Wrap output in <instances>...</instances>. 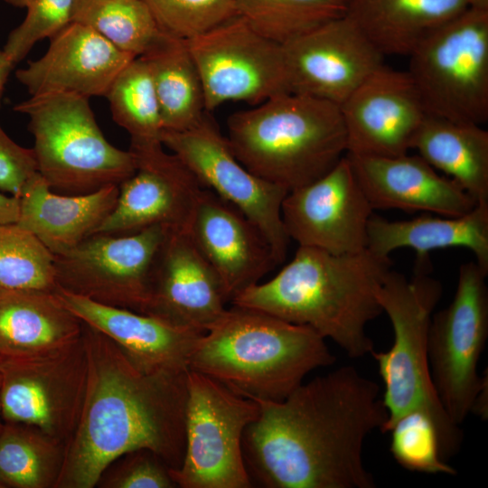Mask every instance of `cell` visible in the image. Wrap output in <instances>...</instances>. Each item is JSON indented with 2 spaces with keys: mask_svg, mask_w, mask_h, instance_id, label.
Instances as JSON below:
<instances>
[{
  "mask_svg": "<svg viewBox=\"0 0 488 488\" xmlns=\"http://www.w3.org/2000/svg\"><path fill=\"white\" fill-rule=\"evenodd\" d=\"M243 436L249 477L267 488H374L366 438L388 411L380 386L352 366L302 382L281 401L256 400Z\"/></svg>",
  "mask_w": 488,
  "mask_h": 488,
  "instance_id": "obj_1",
  "label": "cell"
},
{
  "mask_svg": "<svg viewBox=\"0 0 488 488\" xmlns=\"http://www.w3.org/2000/svg\"><path fill=\"white\" fill-rule=\"evenodd\" d=\"M82 338L85 396L55 488L96 487L113 460L139 448L178 469L185 452L188 371L144 372L111 339L85 323Z\"/></svg>",
  "mask_w": 488,
  "mask_h": 488,
  "instance_id": "obj_2",
  "label": "cell"
},
{
  "mask_svg": "<svg viewBox=\"0 0 488 488\" xmlns=\"http://www.w3.org/2000/svg\"><path fill=\"white\" fill-rule=\"evenodd\" d=\"M390 269L389 257L367 249L333 254L298 246L278 274L245 289L230 304L307 326L349 357L360 358L374 350L366 326L382 313L376 295Z\"/></svg>",
  "mask_w": 488,
  "mask_h": 488,
  "instance_id": "obj_3",
  "label": "cell"
},
{
  "mask_svg": "<svg viewBox=\"0 0 488 488\" xmlns=\"http://www.w3.org/2000/svg\"><path fill=\"white\" fill-rule=\"evenodd\" d=\"M334 361L325 339L313 329L232 305L202 334L189 370L239 396L281 401L308 373Z\"/></svg>",
  "mask_w": 488,
  "mask_h": 488,
  "instance_id": "obj_4",
  "label": "cell"
},
{
  "mask_svg": "<svg viewBox=\"0 0 488 488\" xmlns=\"http://www.w3.org/2000/svg\"><path fill=\"white\" fill-rule=\"evenodd\" d=\"M227 131L239 161L287 192L325 174L347 151L340 107L304 94L283 93L237 111Z\"/></svg>",
  "mask_w": 488,
  "mask_h": 488,
  "instance_id": "obj_5",
  "label": "cell"
},
{
  "mask_svg": "<svg viewBox=\"0 0 488 488\" xmlns=\"http://www.w3.org/2000/svg\"><path fill=\"white\" fill-rule=\"evenodd\" d=\"M430 264H415L413 277L389 270L377 290V299L391 323L394 340L387 352H371L384 383L382 401L388 419L380 432L403 415L422 411L434 422L440 455L446 462L459 451L460 426L446 412L435 389L428 361V331L433 311L442 296L440 281L429 275Z\"/></svg>",
  "mask_w": 488,
  "mask_h": 488,
  "instance_id": "obj_6",
  "label": "cell"
},
{
  "mask_svg": "<svg viewBox=\"0 0 488 488\" xmlns=\"http://www.w3.org/2000/svg\"><path fill=\"white\" fill-rule=\"evenodd\" d=\"M88 98L56 93L31 96L14 109L29 117L39 174L61 194H85L118 185L136 169V155L110 144Z\"/></svg>",
  "mask_w": 488,
  "mask_h": 488,
  "instance_id": "obj_7",
  "label": "cell"
},
{
  "mask_svg": "<svg viewBox=\"0 0 488 488\" xmlns=\"http://www.w3.org/2000/svg\"><path fill=\"white\" fill-rule=\"evenodd\" d=\"M427 116L483 125L488 120V10L467 8L408 55Z\"/></svg>",
  "mask_w": 488,
  "mask_h": 488,
  "instance_id": "obj_8",
  "label": "cell"
},
{
  "mask_svg": "<svg viewBox=\"0 0 488 488\" xmlns=\"http://www.w3.org/2000/svg\"><path fill=\"white\" fill-rule=\"evenodd\" d=\"M258 414L256 400L188 370L184 457L178 469H171L177 487H251L242 439Z\"/></svg>",
  "mask_w": 488,
  "mask_h": 488,
  "instance_id": "obj_9",
  "label": "cell"
},
{
  "mask_svg": "<svg viewBox=\"0 0 488 488\" xmlns=\"http://www.w3.org/2000/svg\"><path fill=\"white\" fill-rule=\"evenodd\" d=\"M487 275L475 261L461 265L453 300L432 314L429 325L432 381L446 412L458 426L488 383L487 375L477 371L488 338Z\"/></svg>",
  "mask_w": 488,
  "mask_h": 488,
  "instance_id": "obj_10",
  "label": "cell"
},
{
  "mask_svg": "<svg viewBox=\"0 0 488 488\" xmlns=\"http://www.w3.org/2000/svg\"><path fill=\"white\" fill-rule=\"evenodd\" d=\"M87 371L82 333L75 342L49 352L0 356L4 422L35 427L66 446L80 418Z\"/></svg>",
  "mask_w": 488,
  "mask_h": 488,
  "instance_id": "obj_11",
  "label": "cell"
},
{
  "mask_svg": "<svg viewBox=\"0 0 488 488\" xmlns=\"http://www.w3.org/2000/svg\"><path fill=\"white\" fill-rule=\"evenodd\" d=\"M185 41L201 77L207 112L226 102L256 106L290 92L282 43L239 15Z\"/></svg>",
  "mask_w": 488,
  "mask_h": 488,
  "instance_id": "obj_12",
  "label": "cell"
},
{
  "mask_svg": "<svg viewBox=\"0 0 488 488\" xmlns=\"http://www.w3.org/2000/svg\"><path fill=\"white\" fill-rule=\"evenodd\" d=\"M161 142L203 188L234 205L258 228L277 265L284 261L290 239L284 228L281 206L288 192L249 172L208 112L186 130H163Z\"/></svg>",
  "mask_w": 488,
  "mask_h": 488,
  "instance_id": "obj_13",
  "label": "cell"
},
{
  "mask_svg": "<svg viewBox=\"0 0 488 488\" xmlns=\"http://www.w3.org/2000/svg\"><path fill=\"white\" fill-rule=\"evenodd\" d=\"M168 230L156 225L129 234L89 236L55 256L58 287L99 304L143 313L153 263Z\"/></svg>",
  "mask_w": 488,
  "mask_h": 488,
  "instance_id": "obj_14",
  "label": "cell"
},
{
  "mask_svg": "<svg viewBox=\"0 0 488 488\" xmlns=\"http://www.w3.org/2000/svg\"><path fill=\"white\" fill-rule=\"evenodd\" d=\"M372 211L345 155L317 180L288 192L281 216L298 246L351 254L366 249Z\"/></svg>",
  "mask_w": 488,
  "mask_h": 488,
  "instance_id": "obj_15",
  "label": "cell"
},
{
  "mask_svg": "<svg viewBox=\"0 0 488 488\" xmlns=\"http://www.w3.org/2000/svg\"><path fill=\"white\" fill-rule=\"evenodd\" d=\"M292 93L339 107L385 56L344 15L282 43Z\"/></svg>",
  "mask_w": 488,
  "mask_h": 488,
  "instance_id": "obj_16",
  "label": "cell"
},
{
  "mask_svg": "<svg viewBox=\"0 0 488 488\" xmlns=\"http://www.w3.org/2000/svg\"><path fill=\"white\" fill-rule=\"evenodd\" d=\"M129 150L136 169L118 184L117 202L95 233L129 234L156 225L188 230L203 187L163 145Z\"/></svg>",
  "mask_w": 488,
  "mask_h": 488,
  "instance_id": "obj_17",
  "label": "cell"
},
{
  "mask_svg": "<svg viewBox=\"0 0 488 488\" xmlns=\"http://www.w3.org/2000/svg\"><path fill=\"white\" fill-rule=\"evenodd\" d=\"M347 151L352 155L408 154L427 117L408 71L385 64L371 74L340 106Z\"/></svg>",
  "mask_w": 488,
  "mask_h": 488,
  "instance_id": "obj_18",
  "label": "cell"
},
{
  "mask_svg": "<svg viewBox=\"0 0 488 488\" xmlns=\"http://www.w3.org/2000/svg\"><path fill=\"white\" fill-rule=\"evenodd\" d=\"M229 303L222 284L187 229L168 230L153 263L143 314L201 332Z\"/></svg>",
  "mask_w": 488,
  "mask_h": 488,
  "instance_id": "obj_19",
  "label": "cell"
},
{
  "mask_svg": "<svg viewBox=\"0 0 488 488\" xmlns=\"http://www.w3.org/2000/svg\"><path fill=\"white\" fill-rule=\"evenodd\" d=\"M188 231L218 275L230 303L277 265L258 228L209 189L200 192Z\"/></svg>",
  "mask_w": 488,
  "mask_h": 488,
  "instance_id": "obj_20",
  "label": "cell"
},
{
  "mask_svg": "<svg viewBox=\"0 0 488 488\" xmlns=\"http://www.w3.org/2000/svg\"><path fill=\"white\" fill-rule=\"evenodd\" d=\"M50 40L40 59L15 72L31 96L69 93L88 99L106 97L117 74L135 59L77 22Z\"/></svg>",
  "mask_w": 488,
  "mask_h": 488,
  "instance_id": "obj_21",
  "label": "cell"
},
{
  "mask_svg": "<svg viewBox=\"0 0 488 488\" xmlns=\"http://www.w3.org/2000/svg\"><path fill=\"white\" fill-rule=\"evenodd\" d=\"M61 301L83 323L111 339L140 371L185 372L205 332L171 324L150 314L99 304L57 288Z\"/></svg>",
  "mask_w": 488,
  "mask_h": 488,
  "instance_id": "obj_22",
  "label": "cell"
},
{
  "mask_svg": "<svg viewBox=\"0 0 488 488\" xmlns=\"http://www.w3.org/2000/svg\"><path fill=\"white\" fill-rule=\"evenodd\" d=\"M353 174L372 209H397L457 217L477 202L418 155L398 156L346 154Z\"/></svg>",
  "mask_w": 488,
  "mask_h": 488,
  "instance_id": "obj_23",
  "label": "cell"
},
{
  "mask_svg": "<svg viewBox=\"0 0 488 488\" xmlns=\"http://www.w3.org/2000/svg\"><path fill=\"white\" fill-rule=\"evenodd\" d=\"M117 196V184L85 194L58 193L38 173L19 197L16 223L32 232L54 256H60L97 231Z\"/></svg>",
  "mask_w": 488,
  "mask_h": 488,
  "instance_id": "obj_24",
  "label": "cell"
},
{
  "mask_svg": "<svg viewBox=\"0 0 488 488\" xmlns=\"http://www.w3.org/2000/svg\"><path fill=\"white\" fill-rule=\"evenodd\" d=\"M462 247L470 249L476 264L488 272V202H479L457 217L433 216L429 212L406 221H388L371 215L367 226L366 249L389 257L399 248L417 252V262L429 260L437 249Z\"/></svg>",
  "mask_w": 488,
  "mask_h": 488,
  "instance_id": "obj_25",
  "label": "cell"
},
{
  "mask_svg": "<svg viewBox=\"0 0 488 488\" xmlns=\"http://www.w3.org/2000/svg\"><path fill=\"white\" fill-rule=\"evenodd\" d=\"M82 326L56 292H0V356L29 357L60 349L78 340Z\"/></svg>",
  "mask_w": 488,
  "mask_h": 488,
  "instance_id": "obj_26",
  "label": "cell"
},
{
  "mask_svg": "<svg viewBox=\"0 0 488 488\" xmlns=\"http://www.w3.org/2000/svg\"><path fill=\"white\" fill-rule=\"evenodd\" d=\"M466 0H345L344 16L384 55L408 56Z\"/></svg>",
  "mask_w": 488,
  "mask_h": 488,
  "instance_id": "obj_27",
  "label": "cell"
},
{
  "mask_svg": "<svg viewBox=\"0 0 488 488\" xmlns=\"http://www.w3.org/2000/svg\"><path fill=\"white\" fill-rule=\"evenodd\" d=\"M411 148L477 203L488 202V131L483 125L427 115Z\"/></svg>",
  "mask_w": 488,
  "mask_h": 488,
  "instance_id": "obj_28",
  "label": "cell"
},
{
  "mask_svg": "<svg viewBox=\"0 0 488 488\" xmlns=\"http://www.w3.org/2000/svg\"><path fill=\"white\" fill-rule=\"evenodd\" d=\"M149 66L163 128L186 130L207 113L203 88L186 41L168 33L143 55Z\"/></svg>",
  "mask_w": 488,
  "mask_h": 488,
  "instance_id": "obj_29",
  "label": "cell"
},
{
  "mask_svg": "<svg viewBox=\"0 0 488 488\" xmlns=\"http://www.w3.org/2000/svg\"><path fill=\"white\" fill-rule=\"evenodd\" d=\"M65 446L35 427L4 422L0 432V488H55Z\"/></svg>",
  "mask_w": 488,
  "mask_h": 488,
  "instance_id": "obj_30",
  "label": "cell"
},
{
  "mask_svg": "<svg viewBox=\"0 0 488 488\" xmlns=\"http://www.w3.org/2000/svg\"><path fill=\"white\" fill-rule=\"evenodd\" d=\"M106 98L114 121L130 136L131 149L163 145L160 108L144 57L133 59L117 74Z\"/></svg>",
  "mask_w": 488,
  "mask_h": 488,
  "instance_id": "obj_31",
  "label": "cell"
},
{
  "mask_svg": "<svg viewBox=\"0 0 488 488\" xmlns=\"http://www.w3.org/2000/svg\"><path fill=\"white\" fill-rule=\"evenodd\" d=\"M73 22L135 58L150 52L166 33L144 0H76Z\"/></svg>",
  "mask_w": 488,
  "mask_h": 488,
  "instance_id": "obj_32",
  "label": "cell"
},
{
  "mask_svg": "<svg viewBox=\"0 0 488 488\" xmlns=\"http://www.w3.org/2000/svg\"><path fill=\"white\" fill-rule=\"evenodd\" d=\"M239 16L264 36L285 43L344 15L345 0H234Z\"/></svg>",
  "mask_w": 488,
  "mask_h": 488,
  "instance_id": "obj_33",
  "label": "cell"
},
{
  "mask_svg": "<svg viewBox=\"0 0 488 488\" xmlns=\"http://www.w3.org/2000/svg\"><path fill=\"white\" fill-rule=\"evenodd\" d=\"M55 256L16 222L0 224V292H56Z\"/></svg>",
  "mask_w": 488,
  "mask_h": 488,
  "instance_id": "obj_34",
  "label": "cell"
},
{
  "mask_svg": "<svg viewBox=\"0 0 488 488\" xmlns=\"http://www.w3.org/2000/svg\"><path fill=\"white\" fill-rule=\"evenodd\" d=\"M388 433H390L389 451L406 470L429 474H456V469L442 459L436 426L426 413L416 410L403 415Z\"/></svg>",
  "mask_w": 488,
  "mask_h": 488,
  "instance_id": "obj_35",
  "label": "cell"
},
{
  "mask_svg": "<svg viewBox=\"0 0 488 488\" xmlns=\"http://www.w3.org/2000/svg\"><path fill=\"white\" fill-rule=\"evenodd\" d=\"M160 28L184 40L238 15L234 0H144Z\"/></svg>",
  "mask_w": 488,
  "mask_h": 488,
  "instance_id": "obj_36",
  "label": "cell"
},
{
  "mask_svg": "<svg viewBox=\"0 0 488 488\" xmlns=\"http://www.w3.org/2000/svg\"><path fill=\"white\" fill-rule=\"evenodd\" d=\"M76 0H32L23 22L11 31L3 52L15 66L36 42L73 23Z\"/></svg>",
  "mask_w": 488,
  "mask_h": 488,
  "instance_id": "obj_37",
  "label": "cell"
},
{
  "mask_svg": "<svg viewBox=\"0 0 488 488\" xmlns=\"http://www.w3.org/2000/svg\"><path fill=\"white\" fill-rule=\"evenodd\" d=\"M100 488L177 487L171 468L152 450L139 448L113 460L97 483Z\"/></svg>",
  "mask_w": 488,
  "mask_h": 488,
  "instance_id": "obj_38",
  "label": "cell"
},
{
  "mask_svg": "<svg viewBox=\"0 0 488 488\" xmlns=\"http://www.w3.org/2000/svg\"><path fill=\"white\" fill-rule=\"evenodd\" d=\"M37 174L33 149L15 143L0 125V191L19 198Z\"/></svg>",
  "mask_w": 488,
  "mask_h": 488,
  "instance_id": "obj_39",
  "label": "cell"
},
{
  "mask_svg": "<svg viewBox=\"0 0 488 488\" xmlns=\"http://www.w3.org/2000/svg\"><path fill=\"white\" fill-rule=\"evenodd\" d=\"M19 216V198L0 191V224L16 222Z\"/></svg>",
  "mask_w": 488,
  "mask_h": 488,
  "instance_id": "obj_40",
  "label": "cell"
},
{
  "mask_svg": "<svg viewBox=\"0 0 488 488\" xmlns=\"http://www.w3.org/2000/svg\"><path fill=\"white\" fill-rule=\"evenodd\" d=\"M14 67V65L3 50L0 51V99L6 79Z\"/></svg>",
  "mask_w": 488,
  "mask_h": 488,
  "instance_id": "obj_41",
  "label": "cell"
},
{
  "mask_svg": "<svg viewBox=\"0 0 488 488\" xmlns=\"http://www.w3.org/2000/svg\"><path fill=\"white\" fill-rule=\"evenodd\" d=\"M469 7L488 10V0H466Z\"/></svg>",
  "mask_w": 488,
  "mask_h": 488,
  "instance_id": "obj_42",
  "label": "cell"
},
{
  "mask_svg": "<svg viewBox=\"0 0 488 488\" xmlns=\"http://www.w3.org/2000/svg\"><path fill=\"white\" fill-rule=\"evenodd\" d=\"M3 1L15 7L25 8L32 0H3Z\"/></svg>",
  "mask_w": 488,
  "mask_h": 488,
  "instance_id": "obj_43",
  "label": "cell"
},
{
  "mask_svg": "<svg viewBox=\"0 0 488 488\" xmlns=\"http://www.w3.org/2000/svg\"><path fill=\"white\" fill-rule=\"evenodd\" d=\"M3 426H4V420H3V418H2V416H1V410H0V432H1V430H2Z\"/></svg>",
  "mask_w": 488,
  "mask_h": 488,
  "instance_id": "obj_44",
  "label": "cell"
}]
</instances>
